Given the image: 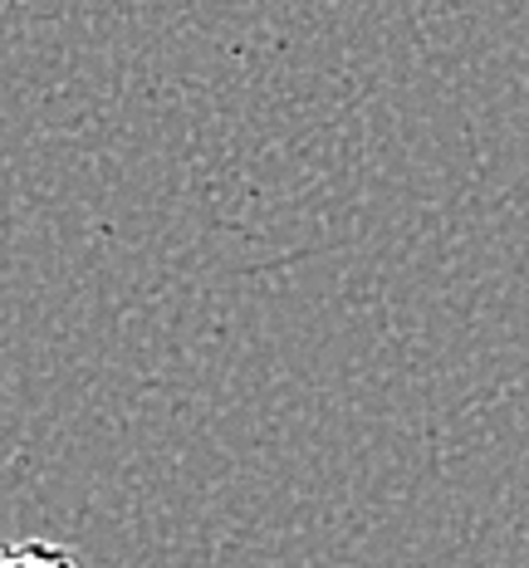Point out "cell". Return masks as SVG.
<instances>
[{"label":"cell","instance_id":"obj_1","mask_svg":"<svg viewBox=\"0 0 529 568\" xmlns=\"http://www.w3.org/2000/svg\"><path fill=\"white\" fill-rule=\"evenodd\" d=\"M0 568H84V564H79V554L69 544L16 539V544H0Z\"/></svg>","mask_w":529,"mask_h":568}]
</instances>
